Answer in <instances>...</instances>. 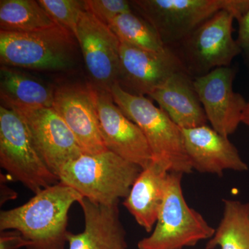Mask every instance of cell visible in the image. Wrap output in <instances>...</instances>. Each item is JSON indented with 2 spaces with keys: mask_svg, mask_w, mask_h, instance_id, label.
Masks as SVG:
<instances>
[{
  "mask_svg": "<svg viewBox=\"0 0 249 249\" xmlns=\"http://www.w3.org/2000/svg\"><path fill=\"white\" fill-rule=\"evenodd\" d=\"M55 89L42 80L16 67L1 65L0 97L11 109L52 107Z\"/></svg>",
  "mask_w": 249,
  "mask_h": 249,
  "instance_id": "cell-19",
  "label": "cell"
},
{
  "mask_svg": "<svg viewBox=\"0 0 249 249\" xmlns=\"http://www.w3.org/2000/svg\"><path fill=\"white\" fill-rule=\"evenodd\" d=\"M238 37L237 45L249 55V10L239 19Z\"/></svg>",
  "mask_w": 249,
  "mask_h": 249,
  "instance_id": "cell-26",
  "label": "cell"
},
{
  "mask_svg": "<svg viewBox=\"0 0 249 249\" xmlns=\"http://www.w3.org/2000/svg\"><path fill=\"white\" fill-rule=\"evenodd\" d=\"M181 70L184 69L179 59L170 48L163 52H151L121 42L117 83L126 92L149 96Z\"/></svg>",
  "mask_w": 249,
  "mask_h": 249,
  "instance_id": "cell-11",
  "label": "cell"
},
{
  "mask_svg": "<svg viewBox=\"0 0 249 249\" xmlns=\"http://www.w3.org/2000/svg\"><path fill=\"white\" fill-rule=\"evenodd\" d=\"M168 174L163 167L152 163L139 174L124 201V207L147 232L152 231L158 219Z\"/></svg>",
  "mask_w": 249,
  "mask_h": 249,
  "instance_id": "cell-18",
  "label": "cell"
},
{
  "mask_svg": "<svg viewBox=\"0 0 249 249\" xmlns=\"http://www.w3.org/2000/svg\"><path fill=\"white\" fill-rule=\"evenodd\" d=\"M234 19L232 13L219 11L186 38L169 47L192 78L204 76L219 67H229L242 52L232 37Z\"/></svg>",
  "mask_w": 249,
  "mask_h": 249,
  "instance_id": "cell-8",
  "label": "cell"
},
{
  "mask_svg": "<svg viewBox=\"0 0 249 249\" xmlns=\"http://www.w3.org/2000/svg\"><path fill=\"white\" fill-rule=\"evenodd\" d=\"M78 204L83 210L85 228L80 233L69 232L70 249H127L118 204L103 206L85 197Z\"/></svg>",
  "mask_w": 249,
  "mask_h": 249,
  "instance_id": "cell-16",
  "label": "cell"
},
{
  "mask_svg": "<svg viewBox=\"0 0 249 249\" xmlns=\"http://www.w3.org/2000/svg\"><path fill=\"white\" fill-rule=\"evenodd\" d=\"M142 171L139 165L107 150L83 154L62 167L58 178L92 202L114 206L128 196Z\"/></svg>",
  "mask_w": 249,
  "mask_h": 249,
  "instance_id": "cell-3",
  "label": "cell"
},
{
  "mask_svg": "<svg viewBox=\"0 0 249 249\" xmlns=\"http://www.w3.org/2000/svg\"><path fill=\"white\" fill-rule=\"evenodd\" d=\"M58 26L70 31L75 36L80 18L87 11L86 1L80 0H39Z\"/></svg>",
  "mask_w": 249,
  "mask_h": 249,
  "instance_id": "cell-23",
  "label": "cell"
},
{
  "mask_svg": "<svg viewBox=\"0 0 249 249\" xmlns=\"http://www.w3.org/2000/svg\"><path fill=\"white\" fill-rule=\"evenodd\" d=\"M85 1L87 11L107 25L118 16L134 11L130 1L124 0H86Z\"/></svg>",
  "mask_w": 249,
  "mask_h": 249,
  "instance_id": "cell-24",
  "label": "cell"
},
{
  "mask_svg": "<svg viewBox=\"0 0 249 249\" xmlns=\"http://www.w3.org/2000/svg\"><path fill=\"white\" fill-rule=\"evenodd\" d=\"M54 110L71 131L83 153L107 151L98 121L93 90L89 85H67L55 89Z\"/></svg>",
  "mask_w": 249,
  "mask_h": 249,
  "instance_id": "cell-14",
  "label": "cell"
},
{
  "mask_svg": "<svg viewBox=\"0 0 249 249\" xmlns=\"http://www.w3.org/2000/svg\"><path fill=\"white\" fill-rule=\"evenodd\" d=\"M47 11L35 0H1L0 31L29 33L54 27Z\"/></svg>",
  "mask_w": 249,
  "mask_h": 249,
  "instance_id": "cell-21",
  "label": "cell"
},
{
  "mask_svg": "<svg viewBox=\"0 0 249 249\" xmlns=\"http://www.w3.org/2000/svg\"><path fill=\"white\" fill-rule=\"evenodd\" d=\"M83 196L58 182L36 193L30 200L0 213V231H18L29 242L27 249H65L69 211Z\"/></svg>",
  "mask_w": 249,
  "mask_h": 249,
  "instance_id": "cell-1",
  "label": "cell"
},
{
  "mask_svg": "<svg viewBox=\"0 0 249 249\" xmlns=\"http://www.w3.org/2000/svg\"><path fill=\"white\" fill-rule=\"evenodd\" d=\"M29 246V242L19 232L1 231L0 249H19Z\"/></svg>",
  "mask_w": 249,
  "mask_h": 249,
  "instance_id": "cell-25",
  "label": "cell"
},
{
  "mask_svg": "<svg viewBox=\"0 0 249 249\" xmlns=\"http://www.w3.org/2000/svg\"><path fill=\"white\" fill-rule=\"evenodd\" d=\"M185 148L193 170L222 176L224 170L245 172L248 165L225 136L208 124L181 129Z\"/></svg>",
  "mask_w": 249,
  "mask_h": 249,
  "instance_id": "cell-15",
  "label": "cell"
},
{
  "mask_svg": "<svg viewBox=\"0 0 249 249\" xmlns=\"http://www.w3.org/2000/svg\"><path fill=\"white\" fill-rule=\"evenodd\" d=\"M242 123L249 126V102L247 103V107L242 114Z\"/></svg>",
  "mask_w": 249,
  "mask_h": 249,
  "instance_id": "cell-27",
  "label": "cell"
},
{
  "mask_svg": "<svg viewBox=\"0 0 249 249\" xmlns=\"http://www.w3.org/2000/svg\"><path fill=\"white\" fill-rule=\"evenodd\" d=\"M111 93L114 102L124 115L142 131L152 154V163L163 167L168 173L193 172L185 148L182 130L169 116L145 96L126 92L116 83Z\"/></svg>",
  "mask_w": 249,
  "mask_h": 249,
  "instance_id": "cell-2",
  "label": "cell"
},
{
  "mask_svg": "<svg viewBox=\"0 0 249 249\" xmlns=\"http://www.w3.org/2000/svg\"><path fill=\"white\" fill-rule=\"evenodd\" d=\"M235 76V70L224 67L193 78L208 121L218 133L227 137L242 123L247 105L245 98L234 91Z\"/></svg>",
  "mask_w": 249,
  "mask_h": 249,
  "instance_id": "cell-13",
  "label": "cell"
},
{
  "mask_svg": "<svg viewBox=\"0 0 249 249\" xmlns=\"http://www.w3.org/2000/svg\"><path fill=\"white\" fill-rule=\"evenodd\" d=\"M182 177L181 173L168 174L155 229L149 237L139 241V249H182L213 237L215 229L185 200Z\"/></svg>",
  "mask_w": 249,
  "mask_h": 249,
  "instance_id": "cell-6",
  "label": "cell"
},
{
  "mask_svg": "<svg viewBox=\"0 0 249 249\" xmlns=\"http://www.w3.org/2000/svg\"><path fill=\"white\" fill-rule=\"evenodd\" d=\"M14 111L25 121L41 157L57 176L62 167L84 154L76 137L53 107Z\"/></svg>",
  "mask_w": 249,
  "mask_h": 249,
  "instance_id": "cell-12",
  "label": "cell"
},
{
  "mask_svg": "<svg viewBox=\"0 0 249 249\" xmlns=\"http://www.w3.org/2000/svg\"><path fill=\"white\" fill-rule=\"evenodd\" d=\"M76 37L60 26L29 33L0 31L1 65L41 71L69 68L74 60Z\"/></svg>",
  "mask_w": 249,
  "mask_h": 249,
  "instance_id": "cell-5",
  "label": "cell"
},
{
  "mask_svg": "<svg viewBox=\"0 0 249 249\" xmlns=\"http://www.w3.org/2000/svg\"><path fill=\"white\" fill-rule=\"evenodd\" d=\"M223 216L206 249H249V203L224 199Z\"/></svg>",
  "mask_w": 249,
  "mask_h": 249,
  "instance_id": "cell-20",
  "label": "cell"
},
{
  "mask_svg": "<svg viewBox=\"0 0 249 249\" xmlns=\"http://www.w3.org/2000/svg\"><path fill=\"white\" fill-rule=\"evenodd\" d=\"M130 3L168 47L182 41L219 11H229L239 20L249 10V0H134Z\"/></svg>",
  "mask_w": 249,
  "mask_h": 249,
  "instance_id": "cell-4",
  "label": "cell"
},
{
  "mask_svg": "<svg viewBox=\"0 0 249 249\" xmlns=\"http://www.w3.org/2000/svg\"><path fill=\"white\" fill-rule=\"evenodd\" d=\"M149 96L181 129L200 127L209 122L193 78L184 70L174 73Z\"/></svg>",
  "mask_w": 249,
  "mask_h": 249,
  "instance_id": "cell-17",
  "label": "cell"
},
{
  "mask_svg": "<svg viewBox=\"0 0 249 249\" xmlns=\"http://www.w3.org/2000/svg\"><path fill=\"white\" fill-rule=\"evenodd\" d=\"M93 89L111 91L117 83L121 42L107 24L86 11L82 15L76 34Z\"/></svg>",
  "mask_w": 249,
  "mask_h": 249,
  "instance_id": "cell-9",
  "label": "cell"
},
{
  "mask_svg": "<svg viewBox=\"0 0 249 249\" xmlns=\"http://www.w3.org/2000/svg\"><path fill=\"white\" fill-rule=\"evenodd\" d=\"M121 42L151 52L168 50L155 29L137 13H127L114 18L108 24Z\"/></svg>",
  "mask_w": 249,
  "mask_h": 249,
  "instance_id": "cell-22",
  "label": "cell"
},
{
  "mask_svg": "<svg viewBox=\"0 0 249 249\" xmlns=\"http://www.w3.org/2000/svg\"><path fill=\"white\" fill-rule=\"evenodd\" d=\"M91 89L100 130L107 150L142 170L147 168L152 163V154L142 131L118 107L111 91Z\"/></svg>",
  "mask_w": 249,
  "mask_h": 249,
  "instance_id": "cell-10",
  "label": "cell"
},
{
  "mask_svg": "<svg viewBox=\"0 0 249 249\" xmlns=\"http://www.w3.org/2000/svg\"><path fill=\"white\" fill-rule=\"evenodd\" d=\"M0 165L35 194L60 182L41 157L22 116L4 106L0 107Z\"/></svg>",
  "mask_w": 249,
  "mask_h": 249,
  "instance_id": "cell-7",
  "label": "cell"
}]
</instances>
